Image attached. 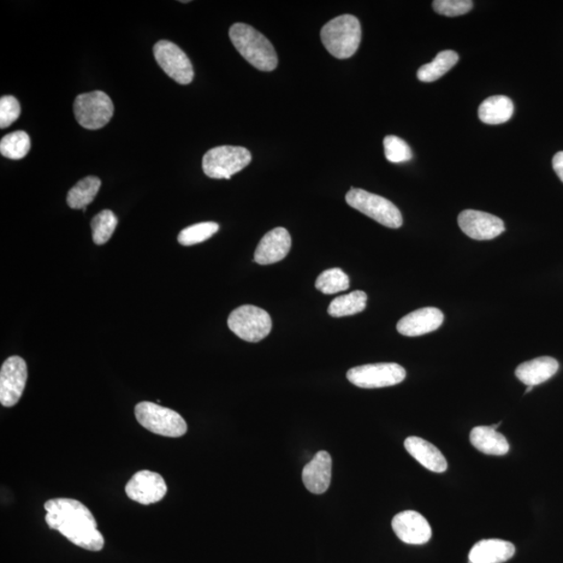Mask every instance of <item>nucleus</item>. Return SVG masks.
Instances as JSON below:
<instances>
[{"label": "nucleus", "mask_w": 563, "mask_h": 563, "mask_svg": "<svg viewBox=\"0 0 563 563\" xmlns=\"http://www.w3.org/2000/svg\"><path fill=\"white\" fill-rule=\"evenodd\" d=\"M47 525L80 548L98 552L105 546V538L89 509L78 500L51 499L44 505Z\"/></svg>", "instance_id": "1"}, {"label": "nucleus", "mask_w": 563, "mask_h": 563, "mask_svg": "<svg viewBox=\"0 0 563 563\" xmlns=\"http://www.w3.org/2000/svg\"><path fill=\"white\" fill-rule=\"evenodd\" d=\"M230 39L246 60L261 71H272L278 66L275 47L262 34L246 23H235L230 28Z\"/></svg>", "instance_id": "2"}, {"label": "nucleus", "mask_w": 563, "mask_h": 563, "mask_svg": "<svg viewBox=\"0 0 563 563\" xmlns=\"http://www.w3.org/2000/svg\"><path fill=\"white\" fill-rule=\"evenodd\" d=\"M360 22L353 15H341L330 20L322 28L321 39L332 56L348 59L358 51L361 43Z\"/></svg>", "instance_id": "3"}, {"label": "nucleus", "mask_w": 563, "mask_h": 563, "mask_svg": "<svg viewBox=\"0 0 563 563\" xmlns=\"http://www.w3.org/2000/svg\"><path fill=\"white\" fill-rule=\"evenodd\" d=\"M138 423L152 434L166 437H181L188 426L179 413L152 402H141L135 408Z\"/></svg>", "instance_id": "4"}, {"label": "nucleus", "mask_w": 563, "mask_h": 563, "mask_svg": "<svg viewBox=\"0 0 563 563\" xmlns=\"http://www.w3.org/2000/svg\"><path fill=\"white\" fill-rule=\"evenodd\" d=\"M252 161L250 151L242 146L223 145L212 148L203 158L206 176L215 180H230Z\"/></svg>", "instance_id": "5"}, {"label": "nucleus", "mask_w": 563, "mask_h": 563, "mask_svg": "<svg viewBox=\"0 0 563 563\" xmlns=\"http://www.w3.org/2000/svg\"><path fill=\"white\" fill-rule=\"evenodd\" d=\"M349 207L364 213L379 223L390 229H399L403 224L401 212L390 200L364 191L352 188L346 195Z\"/></svg>", "instance_id": "6"}, {"label": "nucleus", "mask_w": 563, "mask_h": 563, "mask_svg": "<svg viewBox=\"0 0 563 563\" xmlns=\"http://www.w3.org/2000/svg\"><path fill=\"white\" fill-rule=\"evenodd\" d=\"M228 325L242 340L259 342L270 335L272 322L265 310L256 306L245 305L230 314Z\"/></svg>", "instance_id": "7"}, {"label": "nucleus", "mask_w": 563, "mask_h": 563, "mask_svg": "<svg viewBox=\"0 0 563 563\" xmlns=\"http://www.w3.org/2000/svg\"><path fill=\"white\" fill-rule=\"evenodd\" d=\"M347 378L355 387L365 389L395 387L405 380L406 371L398 364H376L353 367Z\"/></svg>", "instance_id": "8"}, {"label": "nucleus", "mask_w": 563, "mask_h": 563, "mask_svg": "<svg viewBox=\"0 0 563 563\" xmlns=\"http://www.w3.org/2000/svg\"><path fill=\"white\" fill-rule=\"evenodd\" d=\"M74 110L80 126L87 129H99L111 121L114 105L105 92L93 91L76 98Z\"/></svg>", "instance_id": "9"}, {"label": "nucleus", "mask_w": 563, "mask_h": 563, "mask_svg": "<svg viewBox=\"0 0 563 563\" xmlns=\"http://www.w3.org/2000/svg\"><path fill=\"white\" fill-rule=\"evenodd\" d=\"M153 55L166 74L181 85L191 84L194 70L191 60L179 46L161 40L153 46Z\"/></svg>", "instance_id": "10"}, {"label": "nucleus", "mask_w": 563, "mask_h": 563, "mask_svg": "<svg viewBox=\"0 0 563 563\" xmlns=\"http://www.w3.org/2000/svg\"><path fill=\"white\" fill-rule=\"evenodd\" d=\"M27 380V366L20 356L4 361L0 371V403L13 407L20 402Z\"/></svg>", "instance_id": "11"}, {"label": "nucleus", "mask_w": 563, "mask_h": 563, "mask_svg": "<svg viewBox=\"0 0 563 563\" xmlns=\"http://www.w3.org/2000/svg\"><path fill=\"white\" fill-rule=\"evenodd\" d=\"M458 224L462 232L475 240L495 239L505 231V224L501 218L476 210L462 211Z\"/></svg>", "instance_id": "12"}, {"label": "nucleus", "mask_w": 563, "mask_h": 563, "mask_svg": "<svg viewBox=\"0 0 563 563\" xmlns=\"http://www.w3.org/2000/svg\"><path fill=\"white\" fill-rule=\"evenodd\" d=\"M126 493L130 500L142 504V505H151V504L158 503L163 499L168 493V485L159 473L140 471L136 473L128 482Z\"/></svg>", "instance_id": "13"}, {"label": "nucleus", "mask_w": 563, "mask_h": 563, "mask_svg": "<svg viewBox=\"0 0 563 563\" xmlns=\"http://www.w3.org/2000/svg\"><path fill=\"white\" fill-rule=\"evenodd\" d=\"M391 526L395 536L408 544H425L432 537L429 521L417 512L406 511L396 514Z\"/></svg>", "instance_id": "14"}, {"label": "nucleus", "mask_w": 563, "mask_h": 563, "mask_svg": "<svg viewBox=\"0 0 563 563\" xmlns=\"http://www.w3.org/2000/svg\"><path fill=\"white\" fill-rule=\"evenodd\" d=\"M292 248V237L286 229L276 228L270 231L254 252V261L260 265H270L280 262Z\"/></svg>", "instance_id": "15"}, {"label": "nucleus", "mask_w": 563, "mask_h": 563, "mask_svg": "<svg viewBox=\"0 0 563 563\" xmlns=\"http://www.w3.org/2000/svg\"><path fill=\"white\" fill-rule=\"evenodd\" d=\"M443 318V313L437 308H422L403 317L396 325V330L408 337L422 336L440 328Z\"/></svg>", "instance_id": "16"}, {"label": "nucleus", "mask_w": 563, "mask_h": 563, "mask_svg": "<svg viewBox=\"0 0 563 563\" xmlns=\"http://www.w3.org/2000/svg\"><path fill=\"white\" fill-rule=\"evenodd\" d=\"M305 488L314 495L328 490L332 480V458L325 450H319L301 473Z\"/></svg>", "instance_id": "17"}, {"label": "nucleus", "mask_w": 563, "mask_h": 563, "mask_svg": "<svg viewBox=\"0 0 563 563\" xmlns=\"http://www.w3.org/2000/svg\"><path fill=\"white\" fill-rule=\"evenodd\" d=\"M404 446L407 452L426 470L434 473L447 471L448 462L434 444L423 440V438L411 436L407 438Z\"/></svg>", "instance_id": "18"}, {"label": "nucleus", "mask_w": 563, "mask_h": 563, "mask_svg": "<svg viewBox=\"0 0 563 563\" xmlns=\"http://www.w3.org/2000/svg\"><path fill=\"white\" fill-rule=\"evenodd\" d=\"M515 554L514 544L502 539H483L468 554L470 563H504Z\"/></svg>", "instance_id": "19"}, {"label": "nucleus", "mask_w": 563, "mask_h": 563, "mask_svg": "<svg viewBox=\"0 0 563 563\" xmlns=\"http://www.w3.org/2000/svg\"><path fill=\"white\" fill-rule=\"evenodd\" d=\"M559 370V361L552 357H538L519 365L515 376L527 387H535L552 378Z\"/></svg>", "instance_id": "20"}, {"label": "nucleus", "mask_w": 563, "mask_h": 563, "mask_svg": "<svg viewBox=\"0 0 563 563\" xmlns=\"http://www.w3.org/2000/svg\"><path fill=\"white\" fill-rule=\"evenodd\" d=\"M470 441L473 447L486 455L504 456L511 449L506 437L491 426H475L471 431Z\"/></svg>", "instance_id": "21"}, {"label": "nucleus", "mask_w": 563, "mask_h": 563, "mask_svg": "<svg viewBox=\"0 0 563 563\" xmlns=\"http://www.w3.org/2000/svg\"><path fill=\"white\" fill-rule=\"evenodd\" d=\"M512 100L507 97L496 96L486 98L480 105L478 115L480 121L488 124H501L508 121L513 115Z\"/></svg>", "instance_id": "22"}, {"label": "nucleus", "mask_w": 563, "mask_h": 563, "mask_svg": "<svg viewBox=\"0 0 563 563\" xmlns=\"http://www.w3.org/2000/svg\"><path fill=\"white\" fill-rule=\"evenodd\" d=\"M102 182L97 176H87L70 189L67 204L71 209L86 210L98 193Z\"/></svg>", "instance_id": "23"}, {"label": "nucleus", "mask_w": 563, "mask_h": 563, "mask_svg": "<svg viewBox=\"0 0 563 563\" xmlns=\"http://www.w3.org/2000/svg\"><path fill=\"white\" fill-rule=\"evenodd\" d=\"M459 56L453 51H443L438 53L431 63L423 65L418 71V79L425 82H435L446 74L458 63Z\"/></svg>", "instance_id": "24"}, {"label": "nucleus", "mask_w": 563, "mask_h": 563, "mask_svg": "<svg viewBox=\"0 0 563 563\" xmlns=\"http://www.w3.org/2000/svg\"><path fill=\"white\" fill-rule=\"evenodd\" d=\"M367 294L361 290L351 293L338 296L331 301L328 313L333 317L355 316L365 310Z\"/></svg>", "instance_id": "25"}, {"label": "nucleus", "mask_w": 563, "mask_h": 563, "mask_svg": "<svg viewBox=\"0 0 563 563\" xmlns=\"http://www.w3.org/2000/svg\"><path fill=\"white\" fill-rule=\"evenodd\" d=\"M31 150V138L23 130L5 135L0 141V152L5 158L20 160Z\"/></svg>", "instance_id": "26"}, {"label": "nucleus", "mask_w": 563, "mask_h": 563, "mask_svg": "<svg viewBox=\"0 0 563 563\" xmlns=\"http://www.w3.org/2000/svg\"><path fill=\"white\" fill-rule=\"evenodd\" d=\"M118 219L110 210L99 212L91 221L92 238L98 246H103L108 242L115 232Z\"/></svg>", "instance_id": "27"}, {"label": "nucleus", "mask_w": 563, "mask_h": 563, "mask_svg": "<svg viewBox=\"0 0 563 563\" xmlns=\"http://www.w3.org/2000/svg\"><path fill=\"white\" fill-rule=\"evenodd\" d=\"M316 287L324 294H335L349 287V278L340 269L325 270L318 276Z\"/></svg>", "instance_id": "28"}, {"label": "nucleus", "mask_w": 563, "mask_h": 563, "mask_svg": "<svg viewBox=\"0 0 563 563\" xmlns=\"http://www.w3.org/2000/svg\"><path fill=\"white\" fill-rule=\"evenodd\" d=\"M219 225L216 223H200L184 229L177 237V241L184 246L199 245L211 238L218 232Z\"/></svg>", "instance_id": "29"}, {"label": "nucleus", "mask_w": 563, "mask_h": 563, "mask_svg": "<svg viewBox=\"0 0 563 563\" xmlns=\"http://www.w3.org/2000/svg\"><path fill=\"white\" fill-rule=\"evenodd\" d=\"M385 157L391 163H404L412 159L411 148L396 136H387L383 141Z\"/></svg>", "instance_id": "30"}, {"label": "nucleus", "mask_w": 563, "mask_h": 563, "mask_svg": "<svg viewBox=\"0 0 563 563\" xmlns=\"http://www.w3.org/2000/svg\"><path fill=\"white\" fill-rule=\"evenodd\" d=\"M432 4L436 13L456 17L468 13L473 9V3L471 0H435Z\"/></svg>", "instance_id": "31"}, {"label": "nucleus", "mask_w": 563, "mask_h": 563, "mask_svg": "<svg viewBox=\"0 0 563 563\" xmlns=\"http://www.w3.org/2000/svg\"><path fill=\"white\" fill-rule=\"evenodd\" d=\"M20 104L14 97L7 96L0 98V128H9L20 118Z\"/></svg>", "instance_id": "32"}, {"label": "nucleus", "mask_w": 563, "mask_h": 563, "mask_svg": "<svg viewBox=\"0 0 563 563\" xmlns=\"http://www.w3.org/2000/svg\"><path fill=\"white\" fill-rule=\"evenodd\" d=\"M553 168L557 176L563 182V152H557L553 158Z\"/></svg>", "instance_id": "33"}, {"label": "nucleus", "mask_w": 563, "mask_h": 563, "mask_svg": "<svg viewBox=\"0 0 563 563\" xmlns=\"http://www.w3.org/2000/svg\"><path fill=\"white\" fill-rule=\"evenodd\" d=\"M532 389V387H528V389L526 390V394H529Z\"/></svg>", "instance_id": "34"}]
</instances>
